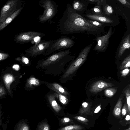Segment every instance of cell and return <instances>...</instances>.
<instances>
[{
    "mask_svg": "<svg viewBox=\"0 0 130 130\" xmlns=\"http://www.w3.org/2000/svg\"><path fill=\"white\" fill-rule=\"evenodd\" d=\"M130 55H128L124 59L121 63L120 69L121 71L123 70L130 67Z\"/></svg>",
    "mask_w": 130,
    "mask_h": 130,
    "instance_id": "cell-21",
    "label": "cell"
},
{
    "mask_svg": "<svg viewBox=\"0 0 130 130\" xmlns=\"http://www.w3.org/2000/svg\"><path fill=\"white\" fill-rule=\"evenodd\" d=\"M82 128V127L80 125H72L64 127L58 130H80Z\"/></svg>",
    "mask_w": 130,
    "mask_h": 130,
    "instance_id": "cell-24",
    "label": "cell"
},
{
    "mask_svg": "<svg viewBox=\"0 0 130 130\" xmlns=\"http://www.w3.org/2000/svg\"><path fill=\"white\" fill-rule=\"evenodd\" d=\"M49 86L50 88L60 94H62L66 95L67 94L66 92L61 86L58 84L55 83H52Z\"/></svg>",
    "mask_w": 130,
    "mask_h": 130,
    "instance_id": "cell-18",
    "label": "cell"
},
{
    "mask_svg": "<svg viewBox=\"0 0 130 130\" xmlns=\"http://www.w3.org/2000/svg\"><path fill=\"white\" fill-rule=\"evenodd\" d=\"M103 15L107 17H111L114 13V11L112 7L107 3L102 6Z\"/></svg>",
    "mask_w": 130,
    "mask_h": 130,
    "instance_id": "cell-16",
    "label": "cell"
},
{
    "mask_svg": "<svg viewBox=\"0 0 130 130\" xmlns=\"http://www.w3.org/2000/svg\"><path fill=\"white\" fill-rule=\"evenodd\" d=\"M22 61L25 64H27L29 62V60L27 58L25 57H23L22 59Z\"/></svg>",
    "mask_w": 130,
    "mask_h": 130,
    "instance_id": "cell-38",
    "label": "cell"
},
{
    "mask_svg": "<svg viewBox=\"0 0 130 130\" xmlns=\"http://www.w3.org/2000/svg\"><path fill=\"white\" fill-rule=\"evenodd\" d=\"M18 0L10 1L2 8L0 14V23L4 22L17 10Z\"/></svg>",
    "mask_w": 130,
    "mask_h": 130,
    "instance_id": "cell-8",
    "label": "cell"
},
{
    "mask_svg": "<svg viewBox=\"0 0 130 130\" xmlns=\"http://www.w3.org/2000/svg\"><path fill=\"white\" fill-rule=\"evenodd\" d=\"M75 42L71 39L66 36H62L54 40L47 48L44 55H48L56 51L70 48L73 47Z\"/></svg>",
    "mask_w": 130,
    "mask_h": 130,
    "instance_id": "cell-4",
    "label": "cell"
},
{
    "mask_svg": "<svg viewBox=\"0 0 130 130\" xmlns=\"http://www.w3.org/2000/svg\"><path fill=\"white\" fill-rule=\"evenodd\" d=\"M130 71V69L128 68H125L123 70L121 71V76L123 77L129 74Z\"/></svg>",
    "mask_w": 130,
    "mask_h": 130,
    "instance_id": "cell-30",
    "label": "cell"
},
{
    "mask_svg": "<svg viewBox=\"0 0 130 130\" xmlns=\"http://www.w3.org/2000/svg\"><path fill=\"white\" fill-rule=\"evenodd\" d=\"M128 111L127 105V103H125L122 110L121 112L122 115L123 116H125Z\"/></svg>",
    "mask_w": 130,
    "mask_h": 130,
    "instance_id": "cell-29",
    "label": "cell"
},
{
    "mask_svg": "<svg viewBox=\"0 0 130 130\" xmlns=\"http://www.w3.org/2000/svg\"><path fill=\"white\" fill-rule=\"evenodd\" d=\"M13 68L15 70H18L20 69V67L18 64L14 65L13 66Z\"/></svg>",
    "mask_w": 130,
    "mask_h": 130,
    "instance_id": "cell-40",
    "label": "cell"
},
{
    "mask_svg": "<svg viewBox=\"0 0 130 130\" xmlns=\"http://www.w3.org/2000/svg\"><path fill=\"white\" fill-rule=\"evenodd\" d=\"M3 79L6 87L9 93L11 94L10 86L14 80L13 76L10 74H7L3 76Z\"/></svg>",
    "mask_w": 130,
    "mask_h": 130,
    "instance_id": "cell-15",
    "label": "cell"
},
{
    "mask_svg": "<svg viewBox=\"0 0 130 130\" xmlns=\"http://www.w3.org/2000/svg\"><path fill=\"white\" fill-rule=\"evenodd\" d=\"M38 130H50L49 126L46 122H43L39 125Z\"/></svg>",
    "mask_w": 130,
    "mask_h": 130,
    "instance_id": "cell-26",
    "label": "cell"
},
{
    "mask_svg": "<svg viewBox=\"0 0 130 130\" xmlns=\"http://www.w3.org/2000/svg\"><path fill=\"white\" fill-rule=\"evenodd\" d=\"M117 91V89L115 88H106L104 90L105 95L107 97L111 98L115 94Z\"/></svg>",
    "mask_w": 130,
    "mask_h": 130,
    "instance_id": "cell-23",
    "label": "cell"
},
{
    "mask_svg": "<svg viewBox=\"0 0 130 130\" xmlns=\"http://www.w3.org/2000/svg\"><path fill=\"white\" fill-rule=\"evenodd\" d=\"M54 40L41 41L25 50L26 53L32 57L44 54Z\"/></svg>",
    "mask_w": 130,
    "mask_h": 130,
    "instance_id": "cell-7",
    "label": "cell"
},
{
    "mask_svg": "<svg viewBox=\"0 0 130 130\" xmlns=\"http://www.w3.org/2000/svg\"><path fill=\"white\" fill-rule=\"evenodd\" d=\"M71 48L62 50L49 56L43 60L40 65L42 68H44L57 62L62 59L69 56L71 53Z\"/></svg>",
    "mask_w": 130,
    "mask_h": 130,
    "instance_id": "cell-9",
    "label": "cell"
},
{
    "mask_svg": "<svg viewBox=\"0 0 130 130\" xmlns=\"http://www.w3.org/2000/svg\"><path fill=\"white\" fill-rule=\"evenodd\" d=\"M9 56L7 54L0 52V61L6 59Z\"/></svg>",
    "mask_w": 130,
    "mask_h": 130,
    "instance_id": "cell-32",
    "label": "cell"
},
{
    "mask_svg": "<svg viewBox=\"0 0 130 130\" xmlns=\"http://www.w3.org/2000/svg\"><path fill=\"white\" fill-rule=\"evenodd\" d=\"M88 11L93 14L103 15L102 10L101 6H100L95 5L90 10H88Z\"/></svg>",
    "mask_w": 130,
    "mask_h": 130,
    "instance_id": "cell-20",
    "label": "cell"
},
{
    "mask_svg": "<svg viewBox=\"0 0 130 130\" xmlns=\"http://www.w3.org/2000/svg\"><path fill=\"white\" fill-rule=\"evenodd\" d=\"M87 21L92 25L100 28L104 29L106 27L109 26L106 24H103L99 22L86 18Z\"/></svg>",
    "mask_w": 130,
    "mask_h": 130,
    "instance_id": "cell-22",
    "label": "cell"
},
{
    "mask_svg": "<svg viewBox=\"0 0 130 130\" xmlns=\"http://www.w3.org/2000/svg\"><path fill=\"white\" fill-rule=\"evenodd\" d=\"M5 93V90L4 88L3 87H1L0 88V96L4 95Z\"/></svg>",
    "mask_w": 130,
    "mask_h": 130,
    "instance_id": "cell-36",
    "label": "cell"
},
{
    "mask_svg": "<svg viewBox=\"0 0 130 130\" xmlns=\"http://www.w3.org/2000/svg\"><path fill=\"white\" fill-rule=\"evenodd\" d=\"M113 86V85L111 83H107L103 80H99L92 85L90 91L92 92L97 93L107 88Z\"/></svg>",
    "mask_w": 130,
    "mask_h": 130,
    "instance_id": "cell-13",
    "label": "cell"
},
{
    "mask_svg": "<svg viewBox=\"0 0 130 130\" xmlns=\"http://www.w3.org/2000/svg\"><path fill=\"white\" fill-rule=\"evenodd\" d=\"M23 7L17 9L4 22L0 23V31L3 29L15 18L23 8Z\"/></svg>",
    "mask_w": 130,
    "mask_h": 130,
    "instance_id": "cell-14",
    "label": "cell"
},
{
    "mask_svg": "<svg viewBox=\"0 0 130 130\" xmlns=\"http://www.w3.org/2000/svg\"><path fill=\"white\" fill-rule=\"evenodd\" d=\"M72 6L74 11L83 16L87 9L88 4L86 0H76L73 1Z\"/></svg>",
    "mask_w": 130,
    "mask_h": 130,
    "instance_id": "cell-12",
    "label": "cell"
},
{
    "mask_svg": "<svg viewBox=\"0 0 130 130\" xmlns=\"http://www.w3.org/2000/svg\"><path fill=\"white\" fill-rule=\"evenodd\" d=\"M106 3V0H98L96 5L101 6Z\"/></svg>",
    "mask_w": 130,
    "mask_h": 130,
    "instance_id": "cell-35",
    "label": "cell"
},
{
    "mask_svg": "<svg viewBox=\"0 0 130 130\" xmlns=\"http://www.w3.org/2000/svg\"><path fill=\"white\" fill-rule=\"evenodd\" d=\"M59 97L60 101L62 103L65 104L67 103L68 101L67 100L66 98L64 96L60 94Z\"/></svg>",
    "mask_w": 130,
    "mask_h": 130,
    "instance_id": "cell-31",
    "label": "cell"
},
{
    "mask_svg": "<svg viewBox=\"0 0 130 130\" xmlns=\"http://www.w3.org/2000/svg\"><path fill=\"white\" fill-rule=\"evenodd\" d=\"M45 35L42 33L34 31H30L21 33L17 37V41L21 43H27L32 40L35 38L43 37Z\"/></svg>",
    "mask_w": 130,
    "mask_h": 130,
    "instance_id": "cell-10",
    "label": "cell"
},
{
    "mask_svg": "<svg viewBox=\"0 0 130 130\" xmlns=\"http://www.w3.org/2000/svg\"><path fill=\"white\" fill-rule=\"evenodd\" d=\"M58 27L60 32L64 35L85 33L97 36L105 31L104 29L89 23L85 18L74 11L69 3L59 21Z\"/></svg>",
    "mask_w": 130,
    "mask_h": 130,
    "instance_id": "cell-1",
    "label": "cell"
},
{
    "mask_svg": "<svg viewBox=\"0 0 130 130\" xmlns=\"http://www.w3.org/2000/svg\"><path fill=\"white\" fill-rule=\"evenodd\" d=\"M17 130H29V128L26 124L21 122L19 124Z\"/></svg>",
    "mask_w": 130,
    "mask_h": 130,
    "instance_id": "cell-27",
    "label": "cell"
},
{
    "mask_svg": "<svg viewBox=\"0 0 130 130\" xmlns=\"http://www.w3.org/2000/svg\"><path fill=\"white\" fill-rule=\"evenodd\" d=\"M88 104L86 102H84L82 104V107L84 108H86L88 106Z\"/></svg>",
    "mask_w": 130,
    "mask_h": 130,
    "instance_id": "cell-41",
    "label": "cell"
},
{
    "mask_svg": "<svg viewBox=\"0 0 130 130\" xmlns=\"http://www.w3.org/2000/svg\"><path fill=\"white\" fill-rule=\"evenodd\" d=\"M130 119V116L129 115H127L126 118L125 120L127 121H128Z\"/></svg>",
    "mask_w": 130,
    "mask_h": 130,
    "instance_id": "cell-42",
    "label": "cell"
},
{
    "mask_svg": "<svg viewBox=\"0 0 130 130\" xmlns=\"http://www.w3.org/2000/svg\"><path fill=\"white\" fill-rule=\"evenodd\" d=\"M122 105V98L120 97L113 109V113L115 116L118 117L120 116Z\"/></svg>",
    "mask_w": 130,
    "mask_h": 130,
    "instance_id": "cell-17",
    "label": "cell"
},
{
    "mask_svg": "<svg viewBox=\"0 0 130 130\" xmlns=\"http://www.w3.org/2000/svg\"></svg>",
    "mask_w": 130,
    "mask_h": 130,
    "instance_id": "cell-44",
    "label": "cell"
},
{
    "mask_svg": "<svg viewBox=\"0 0 130 130\" xmlns=\"http://www.w3.org/2000/svg\"><path fill=\"white\" fill-rule=\"evenodd\" d=\"M93 42L81 50L78 56L63 74L62 78H66L73 74L85 61Z\"/></svg>",
    "mask_w": 130,
    "mask_h": 130,
    "instance_id": "cell-3",
    "label": "cell"
},
{
    "mask_svg": "<svg viewBox=\"0 0 130 130\" xmlns=\"http://www.w3.org/2000/svg\"><path fill=\"white\" fill-rule=\"evenodd\" d=\"M87 3L96 5L98 0H86Z\"/></svg>",
    "mask_w": 130,
    "mask_h": 130,
    "instance_id": "cell-37",
    "label": "cell"
},
{
    "mask_svg": "<svg viewBox=\"0 0 130 130\" xmlns=\"http://www.w3.org/2000/svg\"><path fill=\"white\" fill-rule=\"evenodd\" d=\"M113 28L112 31V27L110 26L106 34L101 36H96L93 39L96 42V44L94 49V51L104 52L106 50L108 46L109 39L115 32V27H113Z\"/></svg>",
    "mask_w": 130,
    "mask_h": 130,
    "instance_id": "cell-6",
    "label": "cell"
},
{
    "mask_svg": "<svg viewBox=\"0 0 130 130\" xmlns=\"http://www.w3.org/2000/svg\"><path fill=\"white\" fill-rule=\"evenodd\" d=\"M83 16L87 19L95 20L112 27L117 25L119 22L118 19L116 16L107 17L103 15H95L88 11Z\"/></svg>",
    "mask_w": 130,
    "mask_h": 130,
    "instance_id": "cell-5",
    "label": "cell"
},
{
    "mask_svg": "<svg viewBox=\"0 0 130 130\" xmlns=\"http://www.w3.org/2000/svg\"><path fill=\"white\" fill-rule=\"evenodd\" d=\"M123 37L118 47L117 53L119 58L121 56L125 50L130 49V34L129 33Z\"/></svg>",
    "mask_w": 130,
    "mask_h": 130,
    "instance_id": "cell-11",
    "label": "cell"
},
{
    "mask_svg": "<svg viewBox=\"0 0 130 130\" xmlns=\"http://www.w3.org/2000/svg\"><path fill=\"white\" fill-rule=\"evenodd\" d=\"M1 86H0V88H1Z\"/></svg>",
    "mask_w": 130,
    "mask_h": 130,
    "instance_id": "cell-43",
    "label": "cell"
},
{
    "mask_svg": "<svg viewBox=\"0 0 130 130\" xmlns=\"http://www.w3.org/2000/svg\"><path fill=\"white\" fill-rule=\"evenodd\" d=\"M118 2L120 3L128 8H130V1L129 0H117Z\"/></svg>",
    "mask_w": 130,
    "mask_h": 130,
    "instance_id": "cell-28",
    "label": "cell"
},
{
    "mask_svg": "<svg viewBox=\"0 0 130 130\" xmlns=\"http://www.w3.org/2000/svg\"><path fill=\"white\" fill-rule=\"evenodd\" d=\"M39 5L44 9L41 15H39V22L44 23L53 18L58 12V6L54 1L52 0H40Z\"/></svg>",
    "mask_w": 130,
    "mask_h": 130,
    "instance_id": "cell-2",
    "label": "cell"
},
{
    "mask_svg": "<svg viewBox=\"0 0 130 130\" xmlns=\"http://www.w3.org/2000/svg\"><path fill=\"white\" fill-rule=\"evenodd\" d=\"M126 99L128 112L130 114V90L129 88H127L124 91Z\"/></svg>",
    "mask_w": 130,
    "mask_h": 130,
    "instance_id": "cell-25",
    "label": "cell"
},
{
    "mask_svg": "<svg viewBox=\"0 0 130 130\" xmlns=\"http://www.w3.org/2000/svg\"><path fill=\"white\" fill-rule=\"evenodd\" d=\"M70 121L71 119L69 118L65 117L61 120V122L62 123L65 124L69 122Z\"/></svg>",
    "mask_w": 130,
    "mask_h": 130,
    "instance_id": "cell-34",
    "label": "cell"
},
{
    "mask_svg": "<svg viewBox=\"0 0 130 130\" xmlns=\"http://www.w3.org/2000/svg\"><path fill=\"white\" fill-rule=\"evenodd\" d=\"M48 100L52 106L57 112H59L61 110V107L57 103L56 100L52 96L48 97Z\"/></svg>",
    "mask_w": 130,
    "mask_h": 130,
    "instance_id": "cell-19",
    "label": "cell"
},
{
    "mask_svg": "<svg viewBox=\"0 0 130 130\" xmlns=\"http://www.w3.org/2000/svg\"><path fill=\"white\" fill-rule=\"evenodd\" d=\"M101 109V105H99L95 109L94 113H95L98 112Z\"/></svg>",
    "mask_w": 130,
    "mask_h": 130,
    "instance_id": "cell-39",
    "label": "cell"
},
{
    "mask_svg": "<svg viewBox=\"0 0 130 130\" xmlns=\"http://www.w3.org/2000/svg\"><path fill=\"white\" fill-rule=\"evenodd\" d=\"M74 118L81 121L86 122L88 120L80 116L75 117H74Z\"/></svg>",
    "mask_w": 130,
    "mask_h": 130,
    "instance_id": "cell-33",
    "label": "cell"
}]
</instances>
